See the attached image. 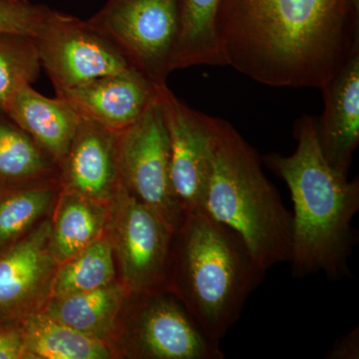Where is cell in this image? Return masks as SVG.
Returning <instances> with one entry per match:
<instances>
[{
	"mask_svg": "<svg viewBox=\"0 0 359 359\" xmlns=\"http://www.w3.org/2000/svg\"><path fill=\"white\" fill-rule=\"evenodd\" d=\"M159 102L170 144L172 192L184 212L205 210L211 172V144L207 114L189 107L166 85Z\"/></svg>",
	"mask_w": 359,
	"mask_h": 359,
	"instance_id": "10",
	"label": "cell"
},
{
	"mask_svg": "<svg viewBox=\"0 0 359 359\" xmlns=\"http://www.w3.org/2000/svg\"><path fill=\"white\" fill-rule=\"evenodd\" d=\"M50 183L58 165L0 105V190Z\"/></svg>",
	"mask_w": 359,
	"mask_h": 359,
	"instance_id": "16",
	"label": "cell"
},
{
	"mask_svg": "<svg viewBox=\"0 0 359 359\" xmlns=\"http://www.w3.org/2000/svg\"><path fill=\"white\" fill-rule=\"evenodd\" d=\"M325 111L316 120L323 157L335 171L348 177L359 144V49L320 89Z\"/></svg>",
	"mask_w": 359,
	"mask_h": 359,
	"instance_id": "14",
	"label": "cell"
},
{
	"mask_svg": "<svg viewBox=\"0 0 359 359\" xmlns=\"http://www.w3.org/2000/svg\"><path fill=\"white\" fill-rule=\"evenodd\" d=\"M264 273L237 231L205 210L185 212L174 233L168 290L208 339H224Z\"/></svg>",
	"mask_w": 359,
	"mask_h": 359,
	"instance_id": "3",
	"label": "cell"
},
{
	"mask_svg": "<svg viewBox=\"0 0 359 359\" xmlns=\"http://www.w3.org/2000/svg\"><path fill=\"white\" fill-rule=\"evenodd\" d=\"M219 2L221 0H181L172 70L200 65L226 66L217 32Z\"/></svg>",
	"mask_w": 359,
	"mask_h": 359,
	"instance_id": "19",
	"label": "cell"
},
{
	"mask_svg": "<svg viewBox=\"0 0 359 359\" xmlns=\"http://www.w3.org/2000/svg\"><path fill=\"white\" fill-rule=\"evenodd\" d=\"M217 32L250 79L321 89L359 49V0H221Z\"/></svg>",
	"mask_w": 359,
	"mask_h": 359,
	"instance_id": "1",
	"label": "cell"
},
{
	"mask_svg": "<svg viewBox=\"0 0 359 359\" xmlns=\"http://www.w3.org/2000/svg\"><path fill=\"white\" fill-rule=\"evenodd\" d=\"M41 65L34 37L0 32V105L6 108L18 92L39 79Z\"/></svg>",
	"mask_w": 359,
	"mask_h": 359,
	"instance_id": "23",
	"label": "cell"
},
{
	"mask_svg": "<svg viewBox=\"0 0 359 359\" xmlns=\"http://www.w3.org/2000/svg\"><path fill=\"white\" fill-rule=\"evenodd\" d=\"M292 155L269 153L263 164L285 182L294 203L289 263L302 278L323 273L330 280L351 276L348 259L358 233V178L349 180L328 164L318 143L316 120L302 115L294 125Z\"/></svg>",
	"mask_w": 359,
	"mask_h": 359,
	"instance_id": "2",
	"label": "cell"
},
{
	"mask_svg": "<svg viewBox=\"0 0 359 359\" xmlns=\"http://www.w3.org/2000/svg\"><path fill=\"white\" fill-rule=\"evenodd\" d=\"M4 109L60 166L81 120L74 108L61 97L48 98L26 86Z\"/></svg>",
	"mask_w": 359,
	"mask_h": 359,
	"instance_id": "15",
	"label": "cell"
},
{
	"mask_svg": "<svg viewBox=\"0 0 359 359\" xmlns=\"http://www.w3.org/2000/svg\"><path fill=\"white\" fill-rule=\"evenodd\" d=\"M58 202L51 221L49 245L54 259L61 264L102 237L107 228L109 205L99 204L62 189Z\"/></svg>",
	"mask_w": 359,
	"mask_h": 359,
	"instance_id": "18",
	"label": "cell"
},
{
	"mask_svg": "<svg viewBox=\"0 0 359 359\" xmlns=\"http://www.w3.org/2000/svg\"><path fill=\"white\" fill-rule=\"evenodd\" d=\"M51 221L0 252V320H22L43 308L59 264L49 245Z\"/></svg>",
	"mask_w": 359,
	"mask_h": 359,
	"instance_id": "11",
	"label": "cell"
},
{
	"mask_svg": "<svg viewBox=\"0 0 359 359\" xmlns=\"http://www.w3.org/2000/svg\"><path fill=\"white\" fill-rule=\"evenodd\" d=\"M123 328L122 349L130 358L224 359L219 342L205 337L170 290L132 294Z\"/></svg>",
	"mask_w": 359,
	"mask_h": 359,
	"instance_id": "7",
	"label": "cell"
},
{
	"mask_svg": "<svg viewBox=\"0 0 359 359\" xmlns=\"http://www.w3.org/2000/svg\"><path fill=\"white\" fill-rule=\"evenodd\" d=\"M34 39L40 65L55 93L132 67L87 20L54 9L47 14Z\"/></svg>",
	"mask_w": 359,
	"mask_h": 359,
	"instance_id": "9",
	"label": "cell"
},
{
	"mask_svg": "<svg viewBox=\"0 0 359 359\" xmlns=\"http://www.w3.org/2000/svg\"><path fill=\"white\" fill-rule=\"evenodd\" d=\"M115 136L122 183L176 231L185 212L172 192L169 136L159 95L134 124Z\"/></svg>",
	"mask_w": 359,
	"mask_h": 359,
	"instance_id": "8",
	"label": "cell"
},
{
	"mask_svg": "<svg viewBox=\"0 0 359 359\" xmlns=\"http://www.w3.org/2000/svg\"><path fill=\"white\" fill-rule=\"evenodd\" d=\"M27 359L22 325H0V359Z\"/></svg>",
	"mask_w": 359,
	"mask_h": 359,
	"instance_id": "25",
	"label": "cell"
},
{
	"mask_svg": "<svg viewBox=\"0 0 359 359\" xmlns=\"http://www.w3.org/2000/svg\"><path fill=\"white\" fill-rule=\"evenodd\" d=\"M107 228L129 294L168 290L175 231L123 183L110 202Z\"/></svg>",
	"mask_w": 359,
	"mask_h": 359,
	"instance_id": "6",
	"label": "cell"
},
{
	"mask_svg": "<svg viewBox=\"0 0 359 359\" xmlns=\"http://www.w3.org/2000/svg\"><path fill=\"white\" fill-rule=\"evenodd\" d=\"M27 359H108L112 358L106 341L51 318L43 311L21 320Z\"/></svg>",
	"mask_w": 359,
	"mask_h": 359,
	"instance_id": "20",
	"label": "cell"
},
{
	"mask_svg": "<svg viewBox=\"0 0 359 359\" xmlns=\"http://www.w3.org/2000/svg\"><path fill=\"white\" fill-rule=\"evenodd\" d=\"M327 359H358L359 358V327H354L348 334L342 335L334 346L325 353Z\"/></svg>",
	"mask_w": 359,
	"mask_h": 359,
	"instance_id": "26",
	"label": "cell"
},
{
	"mask_svg": "<svg viewBox=\"0 0 359 359\" xmlns=\"http://www.w3.org/2000/svg\"><path fill=\"white\" fill-rule=\"evenodd\" d=\"M51 8L27 0H0V32L35 36Z\"/></svg>",
	"mask_w": 359,
	"mask_h": 359,
	"instance_id": "24",
	"label": "cell"
},
{
	"mask_svg": "<svg viewBox=\"0 0 359 359\" xmlns=\"http://www.w3.org/2000/svg\"><path fill=\"white\" fill-rule=\"evenodd\" d=\"M181 0H108L87 20L153 83L167 84L173 72Z\"/></svg>",
	"mask_w": 359,
	"mask_h": 359,
	"instance_id": "5",
	"label": "cell"
},
{
	"mask_svg": "<svg viewBox=\"0 0 359 359\" xmlns=\"http://www.w3.org/2000/svg\"><path fill=\"white\" fill-rule=\"evenodd\" d=\"M59 183L62 190L109 205L122 183L115 133L81 118L59 166Z\"/></svg>",
	"mask_w": 359,
	"mask_h": 359,
	"instance_id": "13",
	"label": "cell"
},
{
	"mask_svg": "<svg viewBox=\"0 0 359 359\" xmlns=\"http://www.w3.org/2000/svg\"><path fill=\"white\" fill-rule=\"evenodd\" d=\"M159 87L131 67L56 96L65 99L80 117L118 133L134 124L157 100Z\"/></svg>",
	"mask_w": 359,
	"mask_h": 359,
	"instance_id": "12",
	"label": "cell"
},
{
	"mask_svg": "<svg viewBox=\"0 0 359 359\" xmlns=\"http://www.w3.org/2000/svg\"><path fill=\"white\" fill-rule=\"evenodd\" d=\"M129 295L123 283L113 282L91 292L52 297L41 311L82 334L105 341Z\"/></svg>",
	"mask_w": 359,
	"mask_h": 359,
	"instance_id": "17",
	"label": "cell"
},
{
	"mask_svg": "<svg viewBox=\"0 0 359 359\" xmlns=\"http://www.w3.org/2000/svg\"><path fill=\"white\" fill-rule=\"evenodd\" d=\"M114 250L110 238L102 236L59 264L49 299L100 289L114 282Z\"/></svg>",
	"mask_w": 359,
	"mask_h": 359,
	"instance_id": "21",
	"label": "cell"
},
{
	"mask_svg": "<svg viewBox=\"0 0 359 359\" xmlns=\"http://www.w3.org/2000/svg\"><path fill=\"white\" fill-rule=\"evenodd\" d=\"M207 120L211 172L205 211L237 231L264 271L289 261L292 212L264 175L261 156L226 120Z\"/></svg>",
	"mask_w": 359,
	"mask_h": 359,
	"instance_id": "4",
	"label": "cell"
},
{
	"mask_svg": "<svg viewBox=\"0 0 359 359\" xmlns=\"http://www.w3.org/2000/svg\"><path fill=\"white\" fill-rule=\"evenodd\" d=\"M59 183L0 190V252L13 245L50 209Z\"/></svg>",
	"mask_w": 359,
	"mask_h": 359,
	"instance_id": "22",
	"label": "cell"
}]
</instances>
